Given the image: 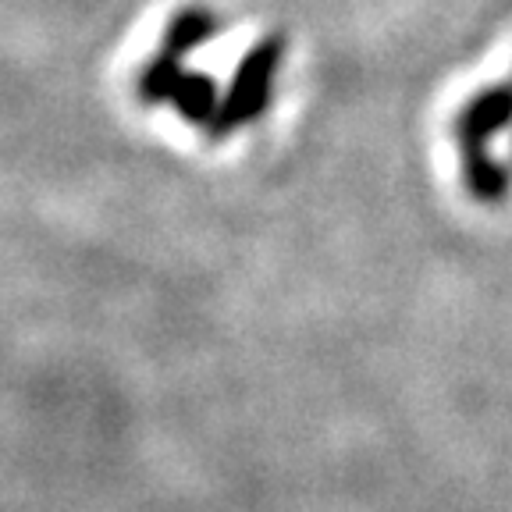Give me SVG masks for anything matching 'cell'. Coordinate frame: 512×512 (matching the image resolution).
Masks as SVG:
<instances>
[{
  "mask_svg": "<svg viewBox=\"0 0 512 512\" xmlns=\"http://www.w3.org/2000/svg\"><path fill=\"white\" fill-rule=\"evenodd\" d=\"M281 64V43L264 40L260 47L249 50V57L242 61L239 75H235V86L228 89V100H224V111L217 114V132H235L246 121L260 118V111L271 100L274 75H278Z\"/></svg>",
  "mask_w": 512,
  "mask_h": 512,
  "instance_id": "6da1fadb",
  "label": "cell"
},
{
  "mask_svg": "<svg viewBox=\"0 0 512 512\" xmlns=\"http://www.w3.org/2000/svg\"><path fill=\"white\" fill-rule=\"evenodd\" d=\"M512 128V82H495L473 93L452 118V139L459 153L488 150L491 139Z\"/></svg>",
  "mask_w": 512,
  "mask_h": 512,
  "instance_id": "7a4b0ae2",
  "label": "cell"
},
{
  "mask_svg": "<svg viewBox=\"0 0 512 512\" xmlns=\"http://www.w3.org/2000/svg\"><path fill=\"white\" fill-rule=\"evenodd\" d=\"M463 185L484 207H502L512 192V164L498 160L491 150L463 153Z\"/></svg>",
  "mask_w": 512,
  "mask_h": 512,
  "instance_id": "3957f363",
  "label": "cell"
}]
</instances>
